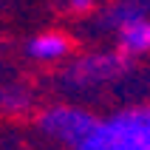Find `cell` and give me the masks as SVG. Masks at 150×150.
Here are the masks:
<instances>
[{"label":"cell","mask_w":150,"mask_h":150,"mask_svg":"<svg viewBox=\"0 0 150 150\" xmlns=\"http://www.w3.org/2000/svg\"><path fill=\"white\" fill-rule=\"evenodd\" d=\"M136 62L122 57L119 51H85L79 57L68 59V65L59 71L57 82L71 96H85L91 91H102L110 85H119Z\"/></svg>","instance_id":"obj_1"},{"label":"cell","mask_w":150,"mask_h":150,"mask_svg":"<svg viewBox=\"0 0 150 150\" xmlns=\"http://www.w3.org/2000/svg\"><path fill=\"white\" fill-rule=\"evenodd\" d=\"M110 37L116 42L113 51H119L130 62H136V59L147 57V51H150V20L147 17H133V20L122 23Z\"/></svg>","instance_id":"obj_4"},{"label":"cell","mask_w":150,"mask_h":150,"mask_svg":"<svg viewBox=\"0 0 150 150\" xmlns=\"http://www.w3.org/2000/svg\"><path fill=\"white\" fill-rule=\"evenodd\" d=\"M23 51L28 59L40 62V65H54V62H62V59L71 57L74 42L62 31H42V34H34L23 45Z\"/></svg>","instance_id":"obj_3"},{"label":"cell","mask_w":150,"mask_h":150,"mask_svg":"<svg viewBox=\"0 0 150 150\" xmlns=\"http://www.w3.org/2000/svg\"><path fill=\"white\" fill-rule=\"evenodd\" d=\"M59 11H65L71 17H93L99 8V0H57Z\"/></svg>","instance_id":"obj_7"},{"label":"cell","mask_w":150,"mask_h":150,"mask_svg":"<svg viewBox=\"0 0 150 150\" xmlns=\"http://www.w3.org/2000/svg\"><path fill=\"white\" fill-rule=\"evenodd\" d=\"M133 17H147V0H113L105 8H96L93 34H113Z\"/></svg>","instance_id":"obj_5"},{"label":"cell","mask_w":150,"mask_h":150,"mask_svg":"<svg viewBox=\"0 0 150 150\" xmlns=\"http://www.w3.org/2000/svg\"><path fill=\"white\" fill-rule=\"evenodd\" d=\"M99 116L79 102H48L34 110V127L48 142L65 150H79L93 133Z\"/></svg>","instance_id":"obj_2"},{"label":"cell","mask_w":150,"mask_h":150,"mask_svg":"<svg viewBox=\"0 0 150 150\" xmlns=\"http://www.w3.org/2000/svg\"><path fill=\"white\" fill-rule=\"evenodd\" d=\"M34 110V91L23 82L0 85V113L3 116H28Z\"/></svg>","instance_id":"obj_6"}]
</instances>
